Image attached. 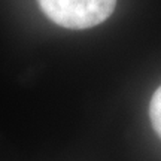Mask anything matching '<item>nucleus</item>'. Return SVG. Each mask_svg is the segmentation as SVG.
<instances>
[{
  "mask_svg": "<svg viewBox=\"0 0 161 161\" xmlns=\"http://www.w3.org/2000/svg\"><path fill=\"white\" fill-rule=\"evenodd\" d=\"M52 23L70 30L91 29L106 21L115 11L116 0H37Z\"/></svg>",
  "mask_w": 161,
  "mask_h": 161,
  "instance_id": "nucleus-1",
  "label": "nucleus"
},
{
  "mask_svg": "<svg viewBox=\"0 0 161 161\" xmlns=\"http://www.w3.org/2000/svg\"><path fill=\"white\" fill-rule=\"evenodd\" d=\"M149 119L157 134L161 137V85L154 92L149 103Z\"/></svg>",
  "mask_w": 161,
  "mask_h": 161,
  "instance_id": "nucleus-2",
  "label": "nucleus"
}]
</instances>
